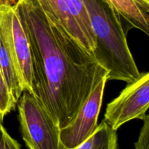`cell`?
<instances>
[{
  "label": "cell",
  "mask_w": 149,
  "mask_h": 149,
  "mask_svg": "<svg viewBox=\"0 0 149 149\" xmlns=\"http://www.w3.org/2000/svg\"><path fill=\"white\" fill-rule=\"evenodd\" d=\"M13 1L29 42L31 93L61 129L73 120L108 71L40 0Z\"/></svg>",
  "instance_id": "6da1fadb"
},
{
  "label": "cell",
  "mask_w": 149,
  "mask_h": 149,
  "mask_svg": "<svg viewBox=\"0 0 149 149\" xmlns=\"http://www.w3.org/2000/svg\"><path fill=\"white\" fill-rule=\"evenodd\" d=\"M82 1L95 39L93 55L108 71V81L127 84L136 79L141 72L128 46L122 17L106 0Z\"/></svg>",
  "instance_id": "7a4b0ae2"
},
{
  "label": "cell",
  "mask_w": 149,
  "mask_h": 149,
  "mask_svg": "<svg viewBox=\"0 0 149 149\" xmlns=\"http://www.w3.org/2000/svg\"><path fill=\"white\" fill-rule=\"evenodd\" d=\"M23 139L29 149H68L62 143L61 128L41 102L27 90L17 101Z\"/></svg>",
  "instance_id": "3957f363"
},
{
  "label": "cell",
  "mask_w": 149,
  "mask_h": 149,
  "mask_svg": "<svg viewBox=\"0 0 149 149\" xmlns=\"http://www.w3.org/2000/svg\"><path fill=\"white\" fill-rule=\"evenodd\" d=\"M0 29L23 90L31 93L32 64L29 42L13 0L0 3Z\"/></svg>",
  "instance_id": "277c9868"
},
{
  "label": "cell",
  "mask_w": 149,
  "mask_h": 149,
  "mask_svg": "<svg viewBox=\"0 0 149 149\" xmlns=\"http://www.w3.org/2000/svg\"><path fill=\"white\" fill-rule=\"evenodd\" d=\"M149 108V74L141 72L134 81L127 83L119 96L107 105L104 120L112 129L133 119H143Z\"/></svg>",
  "instance_id": "5b68a950"
},
{
  "label": "cell",
  "mask_w": 149,
  "mask_h": 149,
  "mask_svg": "<svg viewBox=\"0 0 149 149\" xmlns=\"http://www.w3.org/2000/svg\"><path fill=\"white\" fill-rule=\"evenodd\" d=\"M65 31L93 54L95 39L82 0H40Z\"/></svg>",
  "instance_id": "8992f818"
},
{
  "label": "cell",
  "mask_w": 149,
  "mask_h": 149,
  "mask_svg": "<svg viewBox=\"0 0 149 149\" xmlns=\"http://www.w3.org/2000/svg\"><path fill=\"white\" fill-rule=\"evenodd\" d=\"M107 81L106 75L96 84L73 120L61 129V141L67 148L73 149L78 146L96 130Z\"/></svg>",
  "instance_id": "52a82bcc"
},
{
  "label": "cell",
  "mask_w": 149,
  "mask_h": 149,
  "mask_svg": "<svg viewBox=\"0 0 149 149\" xmlns=\"http://www.w3.org/2000/svg\"><path fill=\"white\" fill-rule=\"evenodd\" d=\"M120 15L127 30L136 29L149 34V0H106Z\"/></svg>",
  "instance_id": "ba28073f"
},
{
  "label": "cell",
  "mask_w": 149,
  "mask_h": 149,
  "mask_svg": "<svg viewBox=\"0 0 149 149\" xmlns=\"http://www.w3.org/2000/svg\"><path fill=\"white\" fill-rule=\"evenodd\" d=\"M0 68L11 93L13 98L17 104L24 91L17 75L13 58L8 50L4 36L0 29Z\"/></svg>",
  "instance_id": "9c48e42d"
},
{
  "label": "cell",
  "mask_w": 149,
  "mask_h": 149,
  "mask_svg": "<svg viewBox=\"0 0 149 149\" xmlns=\"http://www.w3.org/2000/svg\"><path fill=\"white\" fill-rule=\"evenodd\" d=\"M73 149H118L116 131L103 121L86 141Z\"/></svg>",
  "instance_id": "30bf717a"
},
{
  "label": "cell",
  "mask_w": 149,
  "mask_h": 149,
  "mask_svg": "<svg viewBox=\"0 0 149 149\" xmlns=\"http://www.w3.org/2000/svg\"><path fill=\"white\" fill-rule=\"evenodd\" d=\"M16 106L0 68V122L2 123L6 115L12 111Z\"/></svg>",
  "instance_id": "8fae6325"
},
{
  "label": "cell",
  "mask_w": 149,
  "mask_h": 149,
  "mask_svg": "<svg viewBox=\"0 0 149 149\" xmlns=\"http://www.w3.org/2000/svg\"><path fill=\"white\" fill-rule=\"evenodd\" d=\"M143 125L141 128L138 141L135 143V149H149V116H145Z\"/></svg>",
  "instance_id": "7c38bea8"
},
{
  "label": "cell",
  "mask_w": 149,
  "mask_h": 149,
  "mask_svg": "<svg viewBox=\"0 0 149 149\" xmlns=\"http://www.w3.org/2000/svg\"><path fill=\"white\" fill-rule=\"evenodd\" d=\"M0 149H20V145L12 138L0 122Z\"/></svg>",
  "instance_id": "4fadbf2b"
},
{
  "label": "cell",
  "mask_w": 149,
  "mask_h": 149,
  "mask_svg": "<svg viewBox=\"0 0 149 149\" xmlns=\"http://www.w3.org/2000/svg\"><path fill=\"white\" fill-rule=\"evenodd\" d=\"M2 1H3V0H0V3H1Z\"/></svg>",
  "instance_id": "5bb4252c"
}]
</instances>
